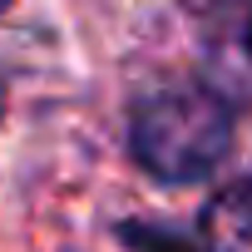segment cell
Wrapping results in <instances>:
<instances>
[{"label":"cell","instance_id":"4","mask_svg":"<svg viewBox=\"0 0 252 252\" xmlns=\"http://www.w3.org/2000/svg\"><path fill=\"white\" fill-rule=\"evenodd\" d=\"M247 55H252V20H247Z\"/></svg>","mask_w":252,"mask_h":252},{"label":"cell","instance_id":"2","mask_svg":"<svg viewBox=\"0 0 252 252\" xmlns=\"http://www.w3.org/2000/svg\"><path fill=\"white\" fill-rule=\"evenodd\" d=\"M203 247L208 252H252V173L227 183L203 208Z\"/></svg>","mask_w":252,"mask_h":252},{"label":"cell","instance_id":"6","mask_svg":"<svg viewBox=\"0 0 252 252\" xmlns=\"http://www.w3.org/2000/svg\"><path fill=\"white\" fill-rule=\"evenodd\" d=\"M5 10H10V0H0V15H5Z\"/></svg>","mask_w":252,"mask_h":252},{"label":"cell","instance_id":"1","mask_svg":"<svg viewBox=\"0 0 252 252\" xmlns=\"http://www.w3.org/2000/svg\"><path fill=\"white\" fill-rule=\"evenodd\" d=\"M129 144H134V158L154 178L198 183L222 163V154L232 144V114L213 89L173 84V89L149 94L134 109Z\"/></svg>","mask_w":252,"mask_h":252},{"label":"cell","instance_id":"7","mask_svg":"<svg viewBox=\"0 0 252 252\" xmlns=\"http://www.w3.org/2000/svg\"><path fill=\"white\" fill-rule=\"evenodd\" d=\"M0 109H5V89H0Z\"/></svg>","mask_w":252,"mask_h":252},{"label":"cell","instance_id":"3","mask_svg":"<svg viewBox=\"0 0 252 252\" xmlns=\"http://www.w3.org/2000/svg\"><path fill=\"white\" fill-rule=\"evenodd\" d=\"M119 237H124V247H134V252H198V242H188L173 227H154V222H124Z\"/></svg>","mask_w":252,"mask_h":252},{"label":"cell","instance_id":"5","mask_svg":"<svg viewBox=\"0 0 252 252\" xmlns=\"http://www.w3.org/2000/svg\"><path fill=\"white\" fill-rule=\"evenodd\" d=\"M198 5H227V0H198Z\"/></svg>","mask_w":252,"mask_h":252}]
</instances>
